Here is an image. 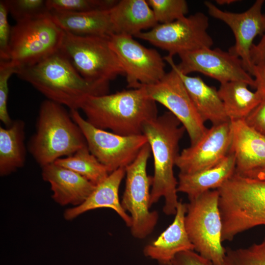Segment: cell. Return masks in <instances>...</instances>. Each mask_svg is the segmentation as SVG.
<instances>
[{"label": "cell", "mask_w": 265, "mask_h": 265, "mask_svg": "<svg viewBox=\"0 0 265 265\" xmlns=\"http://www.w3.org/2000/svg\"><path fill=\"white\" fill-rule=\"evenodd\" d=\"M48 100L79 110L91 96L108 94L109 83L89 81L77 71L60 51L40 61L18 69L16 74Z\"/></svg>", "instance_id": "1"}, {"label": "cell", "mask_w": 265, "mask_h": 265, "mask_svg": "<svg viewBox=\"0 0 265 265\" xmlns=\"http://www.w3.org/2000/svg\"><path fill=\"white\" fill-rule=\"evenodd\" d=\"M185 131L180 121L170 111L146 122L142 129L154 159L150 205L151 207L163 197V212L167 215L175 214L179 202L178 181L173 168L179 155V142Z\"/></svg>", "instance_id": "2"}, {"label": "cell", "mask_w": 265, "mask_h": 265, "mask_svg": "<svg viewBox=\"0 0 265 265\" xmlns=\"http://www.w3.org/2000/svg\"><path fill=\"white\" fill-rule=\"evenodd\" d=\"M80 109L93 126L124 136L143 134L144 124L158 117L156 102L144 86L89 96Z\"/></svg>", "instance_id": "3"}, {"label": "cell", "mask_w": 265, "mask_h": 265, "mask_svg": "<svg viewBox=\"0 0 265 265\" xmlns=\"http://www.w3.org/2000/svg\"><path fill=\"white\" fill-rule=\"evenodd\" d=\"M217 189L222 242L231 241L238 234L265 225V180L235 173Z\"/></svg>", "instance_id": "4"}, {"label": "cell", "mask_w": 265, "mask_h": 265, "mask_svg": "<svg viewBox=\"0 0 265 265\" xmlns=\"http://www.w3.org/2000/svg\"><path fill=\"white\" fill-rule=\"evenodd\" d=\"M27 149L42 167L87 146L80 129L63 105L49 100L41 103L36 131Z\"/></svg>", "instance_id": "5"}, {"label": "cell", "mask_w": 265, "mask_h": 265, "mask_svg": "<svg viewBox=\"0 0 265 265\" xmlns=\"http://www.w3.org/2000/svg\"><path fill=\"white\" fill-rule=\"evenodd\" d=\"M218 200L217 189L207 191L189 200L185 223L194 251L213 265H225L226 248L222 245Z\"/></svg>", "instance_id": "6"}, {"label": "cell", "mask_w": 265, "mask_h": 265, "mask_svg": "<svg viewBox=\"0 0 265 265\" xmlns=\"http://www.w3.org/2000/svg\"><path fill=\"white\" fill-rule=\"evenodd\" d=\"M60 50L89 81L109 83L117 76L125 75L110 46L109 37L81 36L65 32Z\"/></svg>", "instance_id": "7"}, {"label": "cell", "mask_w": 265, "mask_h": 265, "mask_svg": "<svg viewBox=\"0 0 265 265\" xmlns=\"http://www.w3.org/2000/svg\"><path fill=\"white\" fill-rule=\"evenodd\" d=\"M64 34L51 13L17 22L11 27L9 60L18 68L34 64L59 51Z\"/></svg>", "instance_id": "8"}, {"label": "cell", "mask_w": 265, "mask_h": 265, "mask_svg": "<svg viewBox=\"0 0 265 265\" xmlns=\"http://www.w3.org/2000/svg\"><path fill=\"white\" fill-rule=\"evenodd\" d=\"M151 152L147 143L135 160L126 167V185L121 203L130 213L131 234L138 239L148 236L159 219L158 212L149 210L152 177L147 174V165Z\"/></svg>", "instance_id": "9"}, {"label": "cell", "mask_w": 265, "mask_h": 265, "mask_svg": "<svg viewBox=\"0 0 265 265\" xmlns=\"http://www.w3.org/2000/svg\"><path fill=\"white\" fill-rule=\"evenodd\" d=\"M70 113L83 133L90 152L110 173L132 163L148 143L143 134L119 135L93 126L80 115L78 110H70Z\"/></svg>", "instance_id": "10"}, {"label": "cell", "mask_w": 265, "mask_h": 265, "mask_svg": "<svg viewBox=\"0 0 265 265\" xmlns=\"http://www.w3.org/2000/svg\"><path fill=\"white\" fill-rule=\"evenodd\" d=\"M209 19L197 12L173 22L158 24L134 37L167 51L169 55L211 48L213 40L208 34Z\"/></svg>", "instance_id": "11"}, {"label": "cell", "mask_w": 265, "mask_h": 265, "mask_svg": "<svg viewBox=\"0 0 265 265\" xmlns=\"http://www.w3.org/2000/svg\"><path fill=\"white\" fill-rule=\"evenodd\" d=\"M109 42L123 67L129 88L155 84L165 75L163 57L156 50L137 42L133 36L113 34Z\"/></svg>", "instance_id": "12"}, {"label": "cell", "mask_w": 265, "mask_h": 265, "mask_svg": "<svg viewBox=\"0 0 265 265\" xmlns=\"http://www.w3.org/2000/svg\"><path fill=\"white\" fill-rule=\"evenodd\" d=\"M144 87L151 99L166 107L180 121L188 134L190 145L204 135L208 128L175 70L171 68L158 82Z\"/></svg>", "instance_id": "13"}, {"label": "cell", "mask_w": 265, "mask_h": 265, "mask_svg": "<svg viewBox=\"0 0 265 265\" xmlns=\"http://www.w3.org/2000/svg\"><path fill=\"white\" fill-rule=\"evenodd\" d=\"M179 56L181 62L176 67L184 75L199 72L220 84L240 81L255 88V80L244 69L241 59L229 52L205 48L182 53Z\"/></svg>", "instance_id": "14"}, {"label": "cell", "mask_w": 265, "mask_h": 265, "mask_svg": "<svg viewBox=\"0 0 265 265\" xmlns=\"http://www.w3.org/2000/svg\"><path fill=\"white\" fill-rule=\"evenodd\" d=\"M264 2L257 0L242 13L224 11L211 2H204L211 16L224 22L231 29L235 44L229 52L241 59L244 69L251 75H253L255 67L250 58L253 41L258 35L265 32V14L262 12Z\"/></svg>", "instance_id": "15"}, {"label": "cell", "mask_w": 265, "mask_h": 265, "mask_svg": "<svg viewBox=\"0 0 265 265\" xmlns=\"http://www.w3.org/2000/svg\"><path fill=\"white\" fill-rule=\"evenodd\" d=\"M231 121L212 125L195 144L179 154L175 165L180 173L193 174L218 164L230 152Z\"/></svg>", "instance_id": "16"}, {"label": "cell", "mask_w": 265, "mask_h": 265, "mask_svg": "<svg viewBox=\"0 0 265 265\" xmlns=\"http://www.w3.org/2000/svg\"><path fill=\"white\" fill-rule=\"evenodd\" d=\"M231 151L235 156V173L249 177L265 168V135L248 126L244 120L231 121Z\"/></svg>", "instance_id": "17"}, {"label": "cell", "mask_w": 265, "mask_h": 265, "mask_svg": "<svg viewBox=\"0 0 265 265\" xmlns=\"http://www.w3.org/2000/svg\"><path fill=\"white\" fill-rule=\"evenodd\" d=\"M186 209V204L179 201L172 223L156 239L144 246L145 256L160 265H170L178 253L194 250L185 227Z\"/></svg>", "instance_id": "18"}, {"label": "cell", "mask_w": 265, "mask_h": 265, "mask_svg": "<svg viewBox=\"0 0 265 265\" xmlns=\"http://www.w3.org/2000/svg\"><path fill=\"white\" fill-rule=\"evenodd\" d=\"M41 168L43 179L51 185L53 199L62 206L81 204L96 186L75 172L54 162Z\"/></svg>", "instance_id": "19"}, {"label": "cell", "mask_w": 265, "mask_h": 265, "mask_svg": "<svg viewBox=\"0 0 265 265\" xmlns=\"http://www.w3.org/2000/svg\"><path fill=\"white\" fill-rule=\"evenodd\" d=\"M182 79L190 98L202 120L216 125L230 121L218 90L206 84L199 77H191L181 73L176 68L173 56L163 57Z\"/></svg>", "instance_id": "20"}, {"label": "cell", "mask_w": 265, "mask_h": 265, "mask_svg": "<svg viewBox=\"0 0 265 265\" xmlns=\"http://www.w3.org/2000/svg\"><path fill=\"white\" fill-rule=\"evenodd\" d=\"M126 175V168H120L112 173L102 182L97 185L88 198L81 204L65 210L64 216L70 220L88 211L100 208L114 210L130 228L131 218L123 209L119 198V189Z\"/></svg>", "instance_id": "21"}, {"label": "cell", "mask_w": 265, "mask_h": 265, "mask_svg": "<svg viewBox=\"0 0 265 265\" xmlns=\"http://www.w3.org/2000/svg\"><path fill=\"white\" fill-rule=\"evenodd\" d=\"M236 160L230 151L216 165L193 174L179 173L177 191L186 194L189 200L195 199L204 192L221 186L235 173Z\"/></svg>", "instance_id": "22"}, {"label": "cell", "mask_w": 265, "mask_h": 265, "mask_svg": "<svg viewBox=\"0 0 265 265\" xmlns=\"http://www.w3.org/2000/svg\"><path fill=\"white\" fill-rule=\"evenodd\" d=\"M114 34L135 36L159 24L145 0H121L110 9Z\"/></svg>", "instance_id": "23"}, {"label": "cell", "mask_w": 265, "mask_h": 265, "mask_svg": "<svg viewBox=\"0 0 265 265\" xmlns=\"http://www.w3.org/2000/svg\"><path fill=\"white\" fill-rule=\"evenodd\" d=\"M51 13L54 23L66 33L76 36L108 37L114 34L110 9L77 13Z\"/></svg>", "instance_id": "24"}, {"label": "cell", "mask_w": 265, "mask_h": 265, "mask_svg": "<svg viewBox=\"0 0 265 265\" xmlns=\"http://www.w3.org/2000/svg\"><path fill=\"white\" fill-rule=\"evenodd\" d=\"M25 124L14 120L7 127H0V175L7 176L24 166L26 156Z\"/></svg>", "instance_id": "25"}, {"label": "cell", "mask_w": 265, "mask_h": 265, "mask_svg": "<svg viewBox=\"0 0 265 265\" xmlns=\"http://www.w3.org/2000/svg\"><path fill=\"white\" fill-rule=\"evenodd\" d=\"M248 86L240 81L220 84L218 92L230 121L244 120L263 100L258 91H250Z\"/></svg>", "instance_id": "26"}, {"label": "cell", "mask_w": 265, "mask_h": 265, "mask_svg": "<svg viewBox=\"0 0 265 265\" xmlns=\"http://www.w3.org/2000/svg\"><path fill=\"white\" fill-rule=\"evenodd\" d=\"M55 164L71 170L97 186L110 174L90 152L87 145L73 154L55 160Z\"/></svg>", "instance_id": "27"}, {"label": "cell", "mask_w": 265, "mask_h": 265, "mask_svg": "<svg viewBox=\"0 0 265 265\" xmlns=\"http://www.w3.org/2000/svg\"><path fill=\"white\" fill-rule=\"evenodd\" d=\"M225 265H265V237L246 248H226Z\"/></svg>", "instance_id": "28"}, {"label": "cell", "mask_w": 265, "mask_h": 265, "mask_svg": "<svg viewBox=\"0 0 265 265\" xmlns=\"http://www.w3.org/2000/svg\"><path fill=\"white\" fill-rule=\"evenodd\" d=\"M116 0H47L51 11L62 12H85L111 8Z\"/></svg>", "instance_id": "29"}, {"label": "cell", "mask_w": 265, "mask_h": 265, "mask_svg": "<svg viewBox=\"0 0 265 265\" xmlns=\"http://www.w3.org/2000/svg\"><path fill=\"white\" fill-rule=\"evenodd\" d=\"M8 12L16 23L51 14L47 0H4Z\"/></svg>", "instance_id": "30"}, {"label": "cell", "mask_w": 265, "mask_h": 265, "mask_svg": "<svg viewBox=\"0 0 265 265\" xmlns=\"http://www.w3.org/2000/svg\"><path fill=\"white\" fill-rule=\"evenodd\" d=\"M159 24L173 22L186 17L188 5L185 0H147Z\"/></svg>", "instance_id": "31"}, {"label": "cell", "mask_w": 265, "mask_h": 265, "mask_svg": "<svg viewBox=\"0 0 265 265\" xmlns=\"http://www.w3.org/2000/svg\"><path fill=\"white\" fill-rule=\"evenodd\" d=\"M19 68L10 60L0 61V120L6 127L13 123L7 110L8 80Z\"/></svg>", "instance_id": "32"}, {"label": "cell", "mask_w": 265, "mask_h": 265, "mask_svg": "<svg viewBox=\"0 0 265 265\" xmlns=\"http://www.w3.org/2000/svg\"><path fill=\"white\" fill-rule=\"evenodd\" d=\"M8 8L4 0L0 1V58L9 60L8 49L11 27L7 20Z\"/></svg>", "instance_id": "33"}, {"label": "cell", "mask_w": 265, "mask_h": 265, "mask_svg": "<svg viewBox=\"0 0 265 265\" xmlns=\"http://www.w3.org/2000/svg\"><path fill=\"white\" fill-rule=\"evenodd\" d=\"M244 120L248 126L265 135V99H263Z\"/></svg>", "instance_id": "34"}, {"label": "cell", "mask_w": 265, "mask_h": 265, "mask_svg": "<svg viewBox=\"0 0 265 265\" xmlns=\"http://www.w3.org/2000/svg\"><path fill=\"white\" fill-rule=\"evenodd\" d=\"M170 265H213L194 250H187L178 253Z\"/></svg>", "instance_id": "35"}, {"label": "cell", "mask_w": 265, "mask_h": 265, "mask_svg": "<svg viewBox=\"0 0 265 265\" xmlns=\"http://www.w3.org/2000/svg\"><path fill=\"white\" fill-rule=\"evenodd\" d=\"M250 58L254 65L265 62V32L260 41L256 45L253 44Z\"/></svg>", "instance_id": "36"}, {"label": "cell", "mask_w": 265, "mask_h": 265, "mask_svg": "<svg viewBox=\"0 0 265 265\" xmlns=\"http://www.w3.org/2000/svg\"><path fill=\"white\" fill-rule=\"evenodd\" d=\"M255 77V88L265 99V62L255 65L253 75Z\"/></svg>", "instance_id": "37"}, {"label": "cell", "mask_w": 265, "mask_h": 265, "mask_svg": "<svg viewBox=\"0 0 265 265\" xmlns=\"http://www.w3.org/2000/svg\"><path fill=\"white\" fill-rule=\"evenodd\" d=\"M247 177L265 180V168L259 170Z\"/></svg>", "instance_id": "38"}, {"label": "cell", "mask_w": 265, "mask_h": 265, "mask_svg": "<svg viewBox=\"0 0 265 265\" xmlns=\"http://www.w3.org/2000/svg\"><path fill=\"white\" fill-rule=\"evenodd\" d=\"M237 0H217L216 2L217 4L220 5L229 4L233 2H235Z\"/></svg>", "instance_id": "39"}]
</instances>
